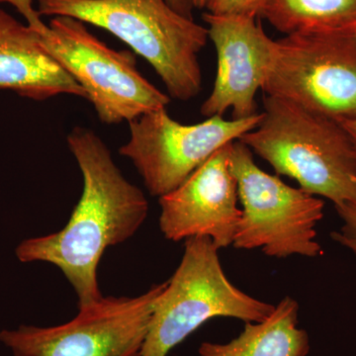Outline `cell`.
Here are the masks:
<instances>
[{
	"instance_id": "obj_12",
	"label": "cell",
	"mask_w": 356,
	"mask_h": 356,
	"mask_svg": "<svg viewBox=\"0 0 356 356\" xmlns=\"http://www.w3.org/2000/svg\"><path fill=\"white\" fill-rule=\"evenodd\" d=\"M0 88L44 102L60 95L88 99L86 90L51 57L40 33L0 7Z\"/></svg>"
},
{
	"instance_id": "obj_17",
	"label": "cell",
	"mask_w": 356,
	"mask_h": 356,
	"mask_svg": "<svg viewBox=\"0 0 356 356\" xmlns=\"http://www.w3.org/2000/svg\"><path fill=\"white\" fill-rule=\"evenodd\" d=\"M337 214L343 221L341 232L332 233V238L337 243H356V203H343L334 206Z\"/></svg>"
},
{
	"instance_id": "obj_15",
	"label": "cell",
	"mask_w": 356,
	"mask_h": 356,
	"mask_svg": "<svg viewBox=\"0 0 356 356\" xmlns=\"http://www.w3.org/2000/svg\"><path fill=\"white\" fill-rule=\"evenodd\" d=\"M166 1L178 13L188 18H193L192 11L194 7L191 0H166ZM2 2H7L15 7L18 13L27 21V24L40 34H43L48 29V25L44 24L38 11L33 7V0H0V3Z\"/></svg>"
},
{
	"instance_id": "obj_6",
	"label": "cell",
	"mask_w": 356,
	"mask_h": 356,
	"mask_svg": "<svg viewBox=\"0 0 356 356\" xmlns=\"http://www.w3.org/2000/svg\"><path fill=\"white\" fill-rule=\"evenodd\" d=\"M40 36L51 57L86 90L103 123L131 122L170 103L142 76L132 53L109 48L81 21L56 16Z\"/></svg>"
},
{
	"instance_id": "obj_19",
	"label": "cell",
	"mask_w": 356,
	"mask_h": 356,
	"mask_svg": "<svg viewBox=\"0 0 356 356\" xmlns=\"http://www.w3.org/2000/svg\"><path fill=\"white\" fill-rule=\"evenodd\" d=\"M194 8L203 9L207 8L209 0H191Z\"/></svg>"
},
{
	"instance_id": "obj_13",
	"label": "cell",
	"mask_w": 356,
	"mask_h": 356,
	"mask_svg": "<svg viewBox=\"0 0 356 356\" xmlns=\"http://www.w3.org/2000/svg\"><path fill=\"white\" fill-rule=\"evenodd\" d=\"M299 304L285 297L273 313L259 323H245V329L228 343H203L200 356H307L310 339L298 327Z\"/></svg>"
},
{
	"instance_id": "obj_16",
	"label": "cell",
	"mask_w": 356,
	"mask_h": 356,
	"mask_svg": "<svg viewBox=\"0 0 356 356\" xmlns=\"http://www.w3.org/2000/svg\"><path fill=\"white\" fill-rule=\"evenodd\" d=\"M266 0H209L208 13L215 15L261 16Z\"/></svg>"
},
{
	"instance_id": "obj_2",
	"label": "cell",
	"mask_w": 356,
	"mask_h": 356,
	"mask_svg": "<svg viewBox=\"0 0 356 356\" xmlns=\"http://www.w3.org/2000/svg\"><path fill=\"white\" fill-rule=\"evenodd\" d=\"M40 15L65 16L102 28L145 58L180 102L202 89L198 56L208 29L166 0H37Z\"/></svg>"
},
{
	"instance_id": "obj_4",
	"label": "cell",
	"mask_w": 356,
	"mask_h": 356,
	"mask_svg": "<svg viewBox=\"0 0 356 356\" xmlns=\"http://www.w3.org/2000/svg\"><path fill=\"white\" fill-rule=\"evenodd\" d=\"M218 250L208 236L185 240L184 257L156 301L138 356H168L211 318L259 323L273 313L275 306L250 296L228 280Z\"/></svg>"
},
{
	"instance_id": "obj_3",
	"label": "cell",
	"mask_w": 356,
	"mask_h": 356,
	"mask_svg": "<svg viewBox=\"0 0 356 356\" xmlns=\"http://www.w3.org/2000/svg\"><path fill=\"white\" fill-rule=\"evenodd\" d=\"M264 106L241 142L312 195L356 203V156L339 122L274 96H264Z\"/></svg>"
},
{
	"instance_id": "obj_1",
	"label": "cell",
	"mask_w": 356,
	"mask_h": 356,
	"mask_svg": "<svg viewBox=\"0 0 356 356\" xmlns=\"http://www.w3.org/2000/svg\"><path fill=\"white\" fill-rule=\"evenodd\" d=\"M67 144L83 177V191L64 228L28 238L16 248L21 262L43 261L64 273L79 308L103 298L98 264L105 250L135 235L149 212L144 192L119 170L105 143L93 131L76 127Z\"/></svg>"
},
{
	"instance_id": "obj_18",
	"label": "cell",
	"mask_w": 356,
	"mask_h": 356,
	"mask_svg": "<svg viewBox=\"0 0 356 356\" xmlns=\"http://www.w3.org/2000/svg\"><path fill=\"white\" fill-rule=\"evenodd\" d=\"M339 122L343 126L344 130H346V134H348L356 156V118Z\"/></svg>"
},
{
	"instance_id": "obj_9",
	"label": "cell",
	"mask_w": 356,
	"mask_h": 356,
	"mask_svg": "<svg viewBox=\"0 0 356 356\" xmlns=\"http://www.w3.org/2000/svg\"><path fill=\"white\" fill-rule=\"evenodd\" d=\"M261 117L225 120L213 116L184 125L166 107L156 109L129 122L130 139L119 152L132 161L147 191L159 198L184 184L218 149L257 127Z\"/></svg>"
},
{
	"instance_id": "obj_10",
	"label": "cell",
	"mask_w": 356,
	"mask_h": 356,
	"mask_svg": "<svg viewBox=\"0 0 356 356\" xmlns=\"http://www.w3.org/2000/svg\"><path fill=\"white\" fill-rule=\"evenodd\" d=\"M209 39L217 51L214 86L201 106L206 118L232 110L233 119L259 114L255 100L273 67L276 41L257 18L204 13Z\"/></svg>"
},
{
	"instance_id": "obj_20",
	"label": "cell",
	"mask_w": 356,
	"mask_h": 356,
	"mask_svg": "<svg viewBox=\"0 0 356 356\" xmlns=\"http://www.w3.org/2000/svg\"><path fill=\"white\" fill-rule=\"evenodd\" d=\"M341 245H344V247L350 248L353 252H355L356 254V243L355 242H341L339 243Z\"/></svg>"
},
{
	"instance_id": "obj_14",
	"label": "cell",
	"mask_w": 356,
	"mask_h": 356,
	"mask_svg": "<svg viewBox=\"0 0 356 356\" xmlns=\"http://www.w3.org/2000/svg\"><path fill=\"white\" fill-rule=\"evenodd\" d=\"M261 17L285 36L356 33V0H266Z\"/></svg>"
},
{
	"instance_id": "obj_8",
	"label": "cell",
	"mask_w": 356,
	"mask_h": 356,
	"mask_svg": "<svg viewBox=\"0 0 356 356\" xmlns=\"http://www.w3.org/2000/svg\"><path fill=\"white\" fill-rule=\"evenodd\" d=\"M166 284H154L134 298L103 297L79 308L67 324L6 330L0 332V341L14 356H138Z\"/></svg>"
},
{
	"instance_id": "obj_7",
	"label": "cell",
	"mask_w": 356,
	"mask_h": 356,
	"mask_svg": "<svg viewBox=\"0 0 356 356\" xmlns=\"http://www.w3.org/2000/svg\"><path fill=\"white\" fill-rule=\"evenodd\" d=\"M262 90L336 121L356 118V33H304L276 41Z\"/></svg>"
},
{
	"instance_id": "obj_5",
	"label": "cell",
	"mask_w": 356,
	"mask_h": 356,
	"mask_svg": "<svg viewBox=\"0 0 356 356\" xmlns=\"http://www.w3.org/2000/svg\"><path fill=\"white\" fill-rule=\"evenodd\" d=\"M252 154L240 140L232 143L229 170L242 203L234 247L261 248L264 254L278 259L322 255L316 227L324 217V200L264 172Z\"/></svg>"
},
{
	"instance_id": "obj_11",
	"label": "cell",
	"mask_w": 356,
	"mask_h": 356,
	"mask_svg": "<svg viewBox=\"0 0 356 356\" xmlns=\"http://www.w3.org/2000/svg\"><path fill=\"white\" fill-rule=\"evenodd\" d=\"M231 145L218 149L184 184L159 198V229L166 240L208 236L218 250L233 245L242 209L229 170Z\"/></svg>"
}]
</instances>
